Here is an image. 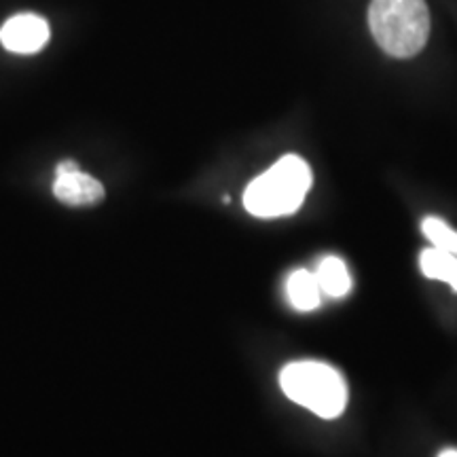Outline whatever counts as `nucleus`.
Returning a JSON list of instances; mask_svg holds the SVG:
<instances>
[{
  "label": "nucleus",
  "mask_w": 457,
  "mask_h": 457,
  "mask_svg": "<svg viewBox=\"0 0 457 457\" xmlns=\"http://www.w3.org/2000/svg\"><path fill=\"white\" fill-rule=\"evenodd\" d=\"M369 26L387 55L407 60L426 47L430 11L426 0H370Z\"/></svg>",
  "instance_id": "1"
},
{
  "label": "nucleus",
  "mask_w": 457,
  "mask_h": 457,
  "mask_svg": "<svg viewBox=\"0 0 457 457\" xmlns=\"http://www.w3.org/2000/svg\"><path fill=\"white\" fill-rule=\"evenodd\" d=\"M312 187V170L305 159L286 155L265 174L250 182L244 193V205L259 219L295 214L305 202Z\"/></svg>",
  "instance_id": "2"
},
{
  "label": "nucleus",
  "mask_w": 457,
  "mask_h": 457,
  "mask_svg": "<svg viewBox=\"0 0 457 457\" xmlns=\"http://www.w3.org/2000/svg\"><path fill=\"white\" fill-rule=\"evenodd\" d=\"M282 392L293 403L310 409L322 420H335L345 411L347 386L341 373L316 360L286 364L279 373Z\"/></svg>",
  "instance_id": "3"
},
{
  "label": "nucleus",
  "mask_w": 457,
  "mask_h": 457,
  "mask_svg": "<svg viewBox=\"0 0 457 457\" xmlns=\"http://www.w3.org/2000/svg\"><path fill=\"white\" fill-rule=\"evenodd\" d=\"M51 38L47 20L37 13H20L9 17L0 28V43L11 54H38Z\"/></svg>",
  "instance_id": "4"
},
{
  "label": "nucleus",
  "mask_w": 457,
  "mask_h": 457,
  "mask_svg": "<svg viewBox=\"0 0 457 457\" xmlns=\"http://www.w3.org/2000/svg\"><path fill=\"white\" fill-rule=\"evenodd\" d=\"M54 195L62 204L83 208V205L100 204L104 199V187L94 176L79 170V165L74 162H62L55 168Z\"/></svg>",
  "instance_id": "5"
},
{
  "label": "nucleus",
  "mask_w": 457,
  "mask_h": 457,
  "mask_svg": "<svg viewBox=\"0 0 457 457\" xmlns=\"http://www.w3.org/2000/svg\"><path fill=\"white\" fill-rule=\"evenodd\" d=\"M286 293H288V301L293 303L295 310L299 312H312L316 310L322 301V288H320V282L316 273L299 270L295 271L293 276L286 282Z\"/></svg>",
  "instance_id": "6"
},
{
  "label": "nucleus",
  "mask_w": 457,
  "mask_h": 457,
  "mask_svg": "<svg viewBox=\"0 0 457 457\" xmlns=\"http://www.w3.org/2000/svg\"><path fill=\"white\" fill-rule=\"evenodd\" d=\"M316 278L322 293L333 296V299L345 296L352 290L350 271H347L345 262H343L339 256H327V259L320 262L316 270Z\"/></svg>",
  "instance_id": "7"
},
{
  "label": "nucleus",
  "mask_w": 457,
  "mask_h": 457,
  "mask_svg": "<svg viewBox=\"0 0 457 457\" xmlns=\"http://www.w3.org/2000/svg\"><path fill=\"white\" fill-rule=\"evenodd\" d=\"M420 267L424 276L430 279H441L447 284H453L457 279V256L447 253V250L436 248V245L421 253Z\"/></svg>",
  "instance_id": "8"
},
{
  "label": "nucleus",
  "mask_w": 457,
  "mask_h": 457,
  "mask_svg": "<svg viewBox=\"0 0 457 457\" xmlns=\"http://www.w3.org/2000/svg\"><path fill=\"white\" fill-rule=\"evenodd\" d=\"M421 231H424V236L430 239L432 245L447 250V253L457 256V231H453L447 222L441 219H434V216H428V219L421 222Z\"/></svg>",
  "instance_id": "9"
},
{
  "label": "nucleus",
  "mask_w": 457,
  "mask_h": 457,
  "mask_svg": "<svg viewBox=\"0 0 457 457\" xmlns=\"http://www.w3.org/2000/svg\"><path fill=\"white\" fill-rule=\"evenodd\" d=\"M438 457H457V449H445Z\"/></svg>",
  "instance_id": "10"
},
{
  "label": "nucleus",
  "mask_w": 457,
  "mask_h": 457,
  "mask_svg": "<svg viewBox=\"0 0 457 457\" xmlns=\"http://www.w3.org/2000/svg\"><path fill=\"white\" fill-rule=\"evenodd\" d=\"M451 288H453V290H455V293H457V279H455V282H453V284H451Z\"/></svg>",
  "instance_id": "11"
}]
</instances>
